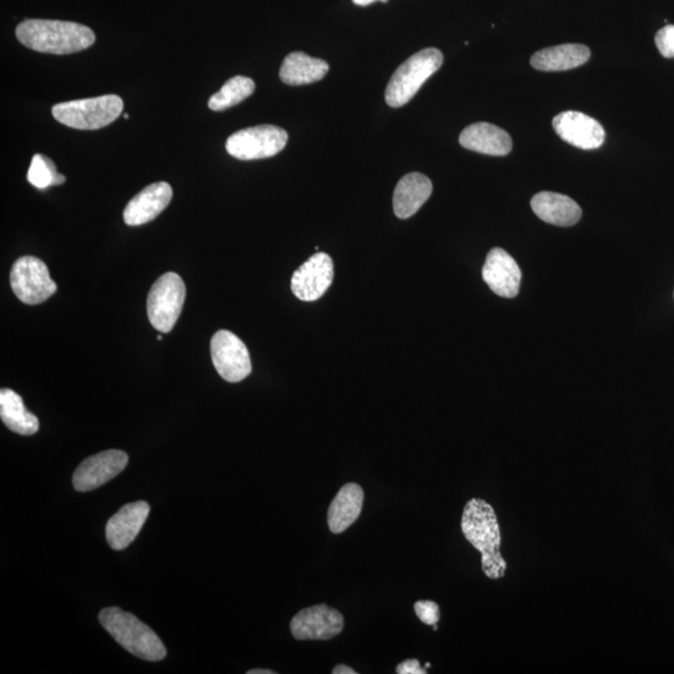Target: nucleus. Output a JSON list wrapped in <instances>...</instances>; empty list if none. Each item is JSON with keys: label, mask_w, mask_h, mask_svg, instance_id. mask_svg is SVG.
<instances>
[{"label": "nucleus", "mask_w": 674, "mask_h": 674, "mask_svg": "<svg viewBox=\"0 0 674 674\" xmlns=\"http://www.w3.org/2000/svg\"><path fill=\"white\" fill-rule=\"evenodd\" d=\"M462 533L482 555V570L491 580L505 576L507 563L500 552L501 532L494 507L481 499L467 502L461 521Z\"/></svg>", "instance_id": "obj_1"}, {"label": "nucleus", "mask_w": 674, "mask_h": 674, "mask_svg": "<svg viewBox=\"0 0 674 674\" xmlns=\"http://www.w3.org/2000/svg\"><path fill=\"white\" fill-rule=\"evenodd\" d=\"M15 33L25 47L40 53H78L95 43V34L87 25L62 20H24Z\"/></svg>", "instance_id": "obj_2"}, {"label": "nucleus", "mask_w": 674, "mask_h": 674, "mask_svg": "<svg viewBox=\"0 0 674 674\" xmlns=\"http://www.w3.org/2000/svg\"><path fill=\"white\" fill-rule=\"evenodd\" d=\"M99 621L104 630L133 656L149 662H159L167 657V648L157 633L132 613L119 607H108L99 613Z\"/></svg>", "instance_id": "obj_3"}, {"label": "nucleus", "mask_w": 674, "mask_h": 674, "mask_svg": "<svg viewBox=\"0 0 674 674\" xmlns=\"http://www.w3.org/2000/svg\"><path fill=\"white\" fill-rule=\"evenodd\" d=\"M444 63V55L436 48H427L412 55L396 70L385 92L391 108H401L415 97L427 79Z\"/></svg>", "instance_id": "obj_4"}, {"label": "nucleus", "mask_w": 674, "mask_h": 674, "mask_svg": "<svg viewBox=\"0 0 674 674\" xmlns=\"http://www.w3.org/2000/svg\"><path fill=\"white\" fill-rule=\"evenodd\" d=\"M124 102L118 95L73 100L53 107V117L69 128L97 130L108 127L123 113Z\"/></svg>", "instance_id": "obj_5"}, {"label": "nucleus", "mask_w": 674, "mask_h": 674, "mask_svg": "<svg viewBox=\"0 0 674 674\" xmlns=\"http://www.w3.org/2000/svg\"><path fill=\"white\" fill-rule=\"evenodd\" d=\"M186 288L178 274L167 273L155 281L148 295V318L160 333H170L179 320Z\"/></svg>", "instance_id": "obj_6"}, {"label": "nucleus", "mask_w": 674, "mask_h": 674, "mask_svg": "<svg viewBox=\"0 0 674 674\" xmlns=\"http://www.w3.org/2000/svg\"><path fill=\"white\" fill-rule=\"evenodd\" d=\"M289 135L276 125L240 130L226 140V150L239 160H256L275 157L286 147Z\"/></svg>", "instance_id": "obj_7"}, {"label": "nucleus", "mask_w": 674, "mask_h": 674, "mask_svg": "<svg viewBox=\"0 0 674 674\" xmlns=\"http://www.w3.org/2000/svg\"><path fill=\"white\" fill-rule=\"evenodd\" d=\"M10 286L22 303L39 305L57 293V284L50 278L48 266L34 256L15 261L10 271Z\"/></svg>", "instance_id": "obj_8"}, {"label": "nucleus", "mask_w": 674, "mask_h": 674, "mask_svg": "<svg viewBox=\"0 0 674 674\" xmlns=\"http://www.w3.org/2000/svg\"><path fill=\"white\" fill-rule=\"evenodd\" d=\"M210 350L215 369L225 381H243L251 374L248 347L231 331H218L211 339Z\"/></svg>", "instance_id": "obj_9"}, {"label": "nucleus", "mask_w": 674, "mask_h": 674, "mask_svg": "<svg viewBox=\"0 0 674 674\" xmlns=\"http://www.w3.org/2000/svg\"><path fill=\"white\" fill-rule=\"evenodd\" d=\"M290 630L298 641H328L344 630V616L326 605L304 608L291 620Z\"/></svg>", "instance_id": "obj_10"}, {"label": "nucleus", "mask_w": 674, "mask_h": 674, "mask_svg": "<svg viewBox=\"0 0 674 674\" xmlns=\"http://www.w3.org/2000/svg\"><path fill=\"white\" fill-rule=\"evenodd\" d=\"M128 461V455L120 450H108L88 457L74 472V489L79 492L99 489L123 472Z\"/></svg>", "instance_id": "obj_11"}, {"label": "nucleus", "mask_w": 674, "mask_h": 674, "mask_svg": "<svg viewBox=\"0 0 674 674\" xmlns=\"http://www.w3.org/2000/svg\"><path fill=\"white\" fill-rule=\"evenodd\" d=\"M334 280V263L328 254L318 253L295 271L291 290L301 301H316L329 290Z\"/></svg>", "instance_id": "obj_12"}, {"label": "nucleus", "mask_w": 674, "mask_h": 674, "mask_svg": "<svg viewBox=\"0 0 674 674\" xmlns=\"http://www.w3.org/2000/svg\"><path fill=\"white\" fill-rule=\"evenodd\" d=\"M553 129L558 137L573 147L593 150L605 143L606 132L596 119L580 112H563L553 118Z\"/></svg>", "instance_id": "obj_13"}, {"label": "nucleus", "mask_w": 674, "mask_h": 674, "mask_svg": "<svg viewBox=\"0 0 674 674\" xmlns=\"http://www.w3.org/2000/svg\"><path fill=\"white\" fill-rule=\"evenodd\" d=\"M482 278L489 288L501 298H516L520 291L521 269L515 259L504 249H492L487 255Z\"/></svg>", "instance_id": "obj_14"}, {"label": "nucleus", "mask_w": 674, "mask_h": 674, "mask_svg": "<svg viewBox=\"0 0 674 674\" xmlns=\"http://www.w3.org/2000/svg\"><path fill=\"white\" fill-rule=\"evenodd\" d=\"M150 513V506L145 501L125 505L110 518L105 528L109 546L115 551H122L132 543L142 531Z\"/></svg>", "instance_id": "obj_15"}, {"label": "nucleus", "mask_w": 674, "mask_h": 674, "mask_svg": "<svg viewBox=\"0 0 674 674\" xmlns=\"http://www.w3.org/2000/svg\"><path fill=\"white\" fill-rule=\"evenodd\" d=\"M173 189L168 183H154L140 191L124 210V221L129 226H140L158 218L168 208Z\"/></svg>", "instance_id": "obj_16"}, {"label": "nucleus", "mask_w": 674, "mask_h": 674, "mask_svg": "<svg viewBox=\"0 0 674 674\" xmlns=\"http://www.w3.org/2000/svg\"><path fill=\"white\" fill-rule=\"evenodd\" d=\"M461 147L492 157H505L512 150V139L504 129L490 123H476L460 135Z\"/></svg>", "instance_id": "obj_17"}, {"label": "nucleus", "mask_w": 674, "mask_h": 674, "mask_svg": "<svg viewBox=\"0 0 674 674\" xmlns=\"http://www.w3.org/2000/svg\"><path fill=\"white\" fill-rule=\"evenodd\" d=\"M533 213L545 223L572 226L581 220L582 210L575 200L566 195L542 191L531 200Z\"/></svg>", "instance_id": "obj_18"}, {"label": "nucleus", "mask_w": 674, "mask_h": 674, "mask_svg": "<svg viewBox=\"0 0 674 674\" xmlns=\"http://www.w3.org/2000/svg\"><path fill=\"white\" fill-rule=\"evenodd\" d=\"M432 194V183L426 175L410 173L396 185L394 213L399 219H409L421 209Z\"/></svg>", "instance_id": "obj_19"}, {"label": "nucleus", "mask_w": 674, "mask_h": 674, "mask_svg": "<svg viewBox=\"0 0 674 674\" xmlns=\"http://www.w3.org/2000/svg\"><path fill=\"white\" fill-rule=\"evenodd\" d=\"M590 49L583 44H562L540 50L532 55L531 65L540 72H563L588 62Z\"/></svg>", "instance_id": "obj_20"}, {"label": "nucleus", "mask_w": 674, "mask_h": 674, "mask_svg": "<svg viewBox=\"0 0 674 674\" xmlns=\"http://www.w3.org/2000/svg\"><path fill=\"white\" fill-rule=\"evenodd\" d=\"M364 490L357 484H346L331 502L328 523L330 531L342 533L354 525L364 506Z\"/></svg>", "instance_id": "obj_21"}, {"label": "nucleus", "mask_w": 674, "mask_h": 674, "mask_svg": "<svg viewBox=\"0 0 674 674\" xmlns=\"http://www.w3.org/2000/svg\"><path fill=\"white\" fill-rule=\"evenodd\" d=\"M329 72L325 60L311 58L303 52L290 53L280 69V79L288 85H306L319 82Z\"/></svg>", "instance_id": "obj_22"}, {"label": "nucleus", "mask_w": 674, "mask_h": 674, "mask_svg": "<svg viewBox=\"0 0 674 674\" xmlns=\"http://www.w3.org/2000/svg\"><path fill=\"white\" fill-rule=\"evenodd\" d=\"M0 417L15 434L32 436L39 430L38 417L25 409L22 397L13 390L0 391Z\"/></svg>", "instance_id": "obj_23"}, {"label": "nucleus", "mask_w": 674, "mask_h": 674, "mask_svg": "<svg viewBox=\"0 0 674 674\" xmlns=\"http://www.w3.org/2000/svg\"><path fill=\"white\" fill-rule=\"evenodd\" d=\"M254 92L255 83L253 79L236 75V77L229 79L218 93L211 95L209 108L214 112H223V110L233 108L235 105L244 102Z\"/></svg>", "instance_id": "obj_24"}, {"label": "nucleus", "mask_w": 674, "mask_h": 674, "mask_svg": "<svg viewBox=\"0 0 674 674\" xmlns=\"http://www.w3.org/2000/svg\"><path fill=\"white\" fill-rule=\"evenodd\" d=\"M65 176L59 174L52 160L44 155L35 154L28 170V181L35 188L44 190L65 183Z\"/></svg>", "instance_id": "obj_25"}, {"label": "nucleus", "mask_w": 674, "mask_h": 674, "mask_svg": "<svg viewBox=\"0 0 674 674\" xmlns=\"http://www.w3.org/2000/svg\"><path fill=\"white\" fill-rule=\"evenodd\" d=\"M415 612L417 617L425 625L435 626L440 620V608L437 603L432 601H419L415 603Z\"/></svg>", "instance_id": "obj_26"}, {"label": "nucleus", "mask_w": 674, "mask_h": 674, "mask_svg": "<svg viewBox=\"0 0 674 674\" xmlns=\"http://www.w3.org/2000/svg\"><path fill=\"white\" fill-rule=\"evenodd\" d=\"M657 49L663 57L674 58V25L668 24L656 34Z\"/></svg>", "instance_id": "obj_27"}, {"label": "nucleus", "mask_w": 674, "mask_h": 674, "mask_svg": "<svg viewBox=\"0 0 674 674\" xmlns=\"http://www.w3.org/2000/svg\"><path fill=\"white\" fill-rule=\"evenodd\" d=\"M396 672L399 674H425L427 673L426 668L420 666V662L417 660H406L401 662L399 666L396 667Z\"/></svg>", "instance_id": "obj_28"}, {"label": "nucleus", "mask_w": 674, "mask_h": 674, "mask_svg": "<svg viewBox=\"0 0 674 674\" xmlns=\"http://www.w3.org/2000/svg\"><path fill=\"white\" fill-rule=\"evenodd\" d=\"M334 674H357L355 670H352L351 667L345 665H337L334 670Z\"/></svg>", "instance_id": "obj_29"}, {"label": "nucleus", "mask_w": 674, "mask_h": 674, "mask_svg": "<svg viewBox=\"0 0 674 674\" xmlns=\"http://www.w3.org/2000/svg\"><path fill=\"white\" fill-rule=\"evenodd\" d=\"M352 2H354L356 5H360V7H366V5L376 2V0H352Z\"/></svg>", "instance_id": "obj_30"}, {"label": "nucleus", "mask_w": 674, "mask_h": 674, "mask_svg": "<svg viewBox=\"0 0 674 674\" xmlns=\"http://www.w3.org/2000/svg\"><path fill=\"white\" fill-rule=\"evenodd\" d=\"M248 674H275V672L270 670H251Z\"/></svg>", "instance_id": "obj_31"}, {"label": "nucleus", "mask_w": 674, "mask_h": 674, "mask_svg": "<svg viewBox=\"0 0 674 674\" xmlns=\"http://www.w3.org/2000/svg\"><path fill=\"white\" fill-rule=\"evenodd\" d=\"M162 340H163V336H162V335H159V336H158V341H162Z\"/></svg>", "instance_id": "obj_32"}, {"label": "nucleus", "mask_w": 674, "mask_h": 674, "mask_svg": "<svg viewBox=\"0 0 674 674\" xmlns=\"http://www.w3.org/2000/svg\"><path fill=\"white\" fill-rule=\"evenodd\" d=\"M124 118L128 120V119H129V114H125V115H124Z\"/></svg>", "instance_id": "obj_33"}, {"label": "nucleus", "mask_w": 674, "mask_h": 674, "mask_svg": "<svg viewBox=\"0 0 674 674\" xmlns=\"http://www.w3.org/2000/svg\"><path fill=\"white\" fill-rule=\"evenodd\" d=\"M430 667H431L430 663H426L425 668H430Z\"/></svg>", "instance_id": "obj_34"}, {"label": "nucleus", "mask_w": 674, "mask_h": 674, "mask_svg": "<svg viewBox=\"0 0 674 674\" xmlns=\"http://www.w3.org/2000/svg\"><path fill=\"white\" fill-rule=\"evenodd\" d=\"M379 2L386 3L387 0H379Z\"/></svg>", "instance_id": "obj_35"}]
</instances>
